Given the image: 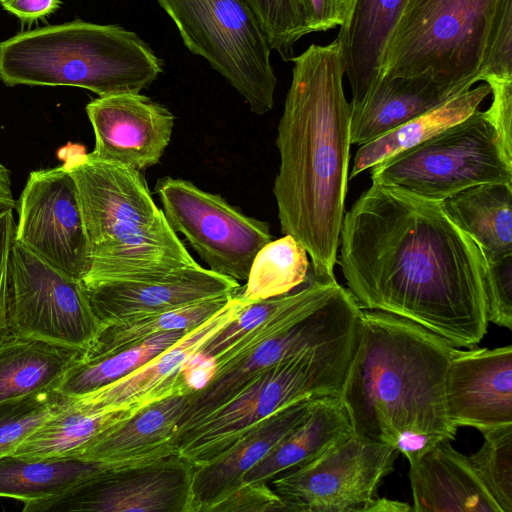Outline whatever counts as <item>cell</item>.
Wrapping results in <instances>:
<instances>
[{
  "label": "cell",
  "mask_w": 512,
  "mask_h": 512,
  "mask_svg": "<svg viewBox=\"0 0 512 512\" xmlns=\"http://www.w3.org/2000/svg\"><path fill=\"white\" fill-rule=\"evenodd\" d=\"M352 433L340 397L319 398L307 417L244 475L243 482L269 484L278 475L320 457Z\"/></svg>",
  "instance_id": "25"
},
{
  "label": "cell",
  "mask_w": 512,
  "mask_h": 512,
  "mask_svg": "<svg viewBox=\"0 0 512 512\" xmlns=\"http://www.w3.org/2000/svg\"><path fill=\"white\" fill-rule=\"evenodd\" d=\"M450 219L480 248L486 262L512 255V183H484L441 201Z\"/></svg>",
  "instance_id": "27"
},
{
  "label": "cell",
  "mask_w": 512,
  "mask_h": 512,
  "mask_svg": "<svg viewBox=\"0 0 512 512\" xmlns=\"http://www.w3.org/2000/svg\"><path fill=\"white\" fill-rule=\"evenodd\" d=\"M309 29L322 32L340 26L346 11V0H302Z\"/></svg>",
  "instance_id": "42"
},
{
  "label": "cell",
  "mask_w": 512,
  "mask_h": 512,
  "mask_svg": "<svg viewBox=\"0 0 512 512\" xmlns=\"http://www.w3.org/2000/svg\"><path fill=\"white\" fill-rule=\"evenodd\" d=\"M255 11L271 50L282 60L294 57V45L311 33L302 0H246Z\"/></svg>",
  "instance_id": "36"
},
{
  "label": "cell",
  "mask_w": 512,
  "mask_h": 512,
  "mask_svg": "<svg viewBox=\"0 0 512 512\" xmlns=\"http://www.w3.org/2000/svg\"><path fill=\"white\" fill-rule=\"evenodd\" d=\"M466 90L432 74L381 78L351 106V143L362 145Z\"/></svg>",
  "instance_id": "24"
},
{
  "label": "cell",
  "mask_w": 512,
  "mask_h": 512,
  "mask_svg": "<svg viewBox=\"0 0 512 512\" xmlns=\"http://www.w3.org/2000/svg\"><path fill=\"white\" fill-rule=\"evenodd\" d=\"M445 405L457 427L484 433L512 424V346L457 349L445 375Z\"/></svg>",
  "instance_id": "17"
},
{
  "label": "cell",
  "mask_w": 512,
  "mask_h": 512,
  "mask_svg": "<svg viewBox=\"0 0 512 512\" xmlns=\"http://www.w3.org/2000/svg\"><path fill=\"white\" fill-rule=\"evenodd\" d=\"M10 171L0 161V207L12 206L16 208L13 198Z\"/></svg>",
  "instance_id": "45"
},
{
  "label": "cell",
  "mask_w": 512,
  "mask_h": 512,
  "mask_svg": "<svg viewBox=\"0 0 512 512\" xmlns=\"http://www.w3.org/2000/svg\"><path fill=\"white\" fill-rule=\"evenodd\" d=\"M193 391L154 400L125 421L99 433L65 457L134 465L177 455L178 423Z\"/></svg>",
  "instance_id": "20"
},
{
  "label": "cell",
  "mask_w": 512,
  "mask_h": 512,
  "mask_svg": "<svg viewBox=\"0 0 512 512\" xmlns=\"http://www.w3.org/2000/svg\"><path fill=\"white\" fill-rule=\"evenodd\" d=\"M148 403L87 409L69 403L31 433L14 451L24 459L65 457L99 433L133 416Z\"/></svg>",
  "instance_id": "29"
},
{
  "label": "cell",
  "mask_w": 512,
  "mask_h": 512,
  "mask_svg": "<svg viewBox=\"0 0 512 512\" xmlns=\"http://www.w3.org/2000/svg\"><path fill=\"white\" fill-rule=\"evenodd\" d=\"M94 156L143 170L157 164L174 127L173 114L140 93L99 96L86 106Z\"/></svg>",
  "instance_id": "16"
},
{
  "label": "cell",
  "mask_w": 512,
  "mask_h": 512,
  "mask_svg": "<svg viewBox=\"0 0 512 512\" xmlns=\"http://www.w3.org/2000/svg\"><path fill=\"white\" fill-rule=\"evenodd\" d=\"M69 401L70 397L52 389L0 403V458L13 454L31 433Z\"/></svg>",
  "instance_id": "34"
},
{
  "label": "cell",
  "mask_w": 512,
  "mask_h": 512,
  "mask_svg": "<svg viewBox=\"0 0 512 512\" xmlns=\"http://www.w3.org/2000/svg\"><path fill=\"white\" fill-rule=\"evenodd\" d=\"M372 183L441 202L484 183H512V148L484 111L371 168Z\"/></svg>",
  "instance_id": "8"
},
{
  "label": "cell",
  "mask_w": 512,
  "mask_h": 512,
  "mask_svg": "<svg viewBox=\"0 0 512 512\" xmlns=\"http://www.w3.org/2000/svg\"><path fill=\"white\" fill-rule=\"evenodd\" d=\"M412 507L405 502L387 498H374L364 509V512H408Z\"/></svg>",
  "instance_id": "44"
},
{
  "label": "cell",
  "mask_w": 512,
  "mask_h": 512,
  "mask_svg": "<svg viewBox=\"0 0 512 512\" xmlns=\"http://www.w3.org/2000/svg\"><path fill=\"white\" fill-rule=\"evenodd\" d=\"M408 0H346L336 41L352 99L359 103L379 82L387 44Z\"/></svg>",
  "instance_id": "23"
},
{
  "label": "cell",
  "mask_w": 512,
  "mask_h": 512,
  "mask_svg": "<svg viewBox=\"0 0 512 512\" xmlns=\"http://www.w3.org/2000/svg\"><path fill=\"white\" fill-rule=\"evenodd\" d=\"M362 309L347 288L246 352L214 362L209 381L191 392L177 436L192 429L236 394L251 378L306 348L338 339L359 327Z\"/></svg>",
  "instance_id": "11"
},
{
  "label": "cell",
  "mask_w": 512,
  "mask_h": 512,
  "mask_svg": "<svg viewBox=\"0 0 512 512\" xmlns=\"http://www.w3.org/2000/svg\"><path fill=\"white\" fill-rule=\"evenodd\" d=\"M188 331L163 332L114 354L91 360L80 359L65 374L57 390L67 397H79L112 384L148 363Z\"/></svg>",
  "instance_id": "33"
},
{
  "label": "cell",
  "mask_w": 512,
  "mask_h": 512,
  "mask_svg": "<svg viewBox=\"0 0 512 512\" xmlns=\"http://www.w3.org/2000/svg\"><path fill=\"white\" fill-rule=\"evenodd\" d=\"M287 511L281 498L268 483H242L208 512H274Z\"/></svg>",
  "instance_id": "39"
},
{
  "label": "cell",
  "mask_w": 512,
  "mask_h": 512,
  "mask_svg": "<svg viewBox=\"0 0 512 512\" xmlns=\"http://www.w3.org/2000/svg\"><path fill=\"white\" fill-rule=\"evenodd\" d=\"M414 512H502L468 456L441 440L409 463Z\"/></svg>",
  "instance_id": "22"
},
{
  "label": "cell",
  "mask_w": 512,
  "mask_h": 512,
  "mask_svg": "<svg viewBox=\"0 0 512 512\" xmlns=\"http://www.w3.org/2000/svg\"><path fill=\"white\" fill-rule=\"evenodd\" d=\"M233 295L201 300L165 311L134 315L101 326L81 359L91 360L114 354L163 332L191 330L219 311Z\"/></svg>",
  "instance_id": "31"
},
{
  "label": "cell",
  "mask_w": 512,
  "mask_h": 512,
  "mask_svg": "<svg viewBox=\"0 0 512 512\" xmlns=\"http://www.w3.org/2000/svg\"><path fill=\"white\" fill-rule=\"evenodd\" d=\"M85 350L9 334L0 342V403L57 389Z\"/></svg>",
  "instance_id": "26"
},
{
  "label": "cell",
  "mask_w": 512,
  "mask_h": 512,
  "mask_svg": "<svg viewBox=\"0 0 512 512\" xmlns=\"http://www.w3.org/2000/svg\"><path fill=\"white\" fill-rule=\"evenodd\" d=\"M308 253L291 235L271 240L256 254L241 297L248 303L285 295L313 275Z\"/></svg>",
  "instance_id": "32"
},
{
  "label": "cell",
  "mask_w": 512,
  "mask_h": 512,
  "mask_svg": "<svg viewBox=\"0 0 512 512\" xmlns=\"http://www.w3.org/2000/svg\"><path fill=\"white\" fill-rule=\"evenodd\" d=\"M241 287L238 281L198 264L153 278L107 282L86 289L93 311L104 326L134 315L233 295Z\"/></svg>",
  "instance_id": "19"
},
{
  "label": "cell",
  "mask_w": 512,
  "mask_h": 512,
  "mask_svg": "<svg viewBox=\"0 0 512 512\" xmlns=\"http://www.w3.org/2000/svg\"><path fill=\"white\" fill-rule=\"evenodd\" d=\"M3 0H0V3L2 2Z\"/></svg>",
  "instance_id": "46"
},
{
  "label": "cell",
  "mask_w": 512,
  "mask_h": 512,
  "mask_svg": "<svg viewBox=\"0 0 512 512\" xmlns=\"http://www.w3.org/2000/svg\"><path fill=\"white\" fill-rule=\"evenodd\" d=\"M0 5L23 21H35L56 11L60 0H3Z\"/></svg>",
  "instance_id": "43"
},
{
  "label": "cell",
  "mask_w": 512,
  "mask_h": 512,
  "mask_svg": "<svg viewBox=\"0 0 512 512\" xmlns=\"http://www.w3.org/2000/svg\"><path fill=\"white\" fill-rule=\"evenodd\" d=\"M14 209L12 206L0 207V342L9 335L8 266L15 230Z\"/></svg>",
  "instance_id": "41"
},
{
  "label": "cell",
  "mask_w": 512,
  "mask_h": 512,
  "mask_svg": "<svg viewBox=\"0 0 512 512\" xmlns=\"http://www.w3.org/2000/svg\"><path fill=\"white\" fill-rule=\"evenodd\" d=\"M176 25L184 45L208 61L264 115L274 105L277 77L261 23L246 0H156Z\"/></svg>",
  "instance_id": "9"
},
{
  "label": "cell",
  "mask_w": 512,
  "mask_h": 512,
  "mask_svg": "<svg viewBox=\"0 0 512 512\" xmlns=\"http://www.w3.org/2000/svg\"><path fill=\"white\" fill-rule=\"evenodd\" d=\"M485 301L487 320L512 329V255L486 262Z\"/></svg>",
  "instance_id": "38"
},
{
  "label": "cell",
  "mask_w": 512,
  "mask_h": 512,
  "mask_svg": "<svg viewBox=\"0 0 512 512\" xmlns=\"http://www.w3.org/2000/svg\"><path fill=\"white\" fill-rule=\"evenodd\" d=\"M121 464L99 463L75 457L0 458V498L24 503L58 495L82 480Z\"/></svg>",
  "instance_id": "30"
},
{
  "label": "cell",
  "mask_w": 512,
  "mask_h": 512,
  "mask_svg": "<svg viewBox=\"0 0 512 512\" xmlns=\"http://www.w3.org/2000/svg\"><path fill=\"white\" fill-rule=\"evenodd\" d=\"M318 399L303 400L279 411L211 461L196 466L191 486L192 512H208L238 488L244 475L307 417Z\"/></svg>",
  "instance_id": "21"
},
{
  "label": "cell",
  "mask_w": 512,
  "mask_h": 512,
  "mask_svg": "<svg viewBox=\"0 0 512 512\" xmlns=\"http://www.w3.org/2000/svg\"><path fill=\"white\" fill-rule=\"evenodd\" d=\"M163 213L211 271L246 281L258 251L272 240L268 222L247 216L220 195L165 176L155 184Z\"/></svg>",
  "instance_id": "12"
},
{
  "label": "cell",
  "mask_w": 512,
  "mask_h": 512,
  "mask_svg": "<svg viewBox=\"0 0 512 512\" xmlns=\"http://www.w3.org/2000/svg\"><path fill=\"white\" fill-rule=\"evenodd\" d=\"M457 349L413 321L362 310L340 394L353 434L396 448L409 463L452 441L458 428L447 415L444 383Z\"/></svg>",
  "instance_id": "3"
},
{
  "label": "cell",
  "mask_w": 512,
  "mask_h": 512,
  "mask_svg": "<svg viewBox=\"0 0 512 512\" xmlns=\"http://www.w3.org/2000/svg\"><path fill=\"white\" fill-rule=\"evenodd\" d=\"M16 207L14 241L83 281L90 268L89 245L76 184L67 167L30 172Z\"/></svg>",
  "instance_id": "15"
},
{
  "label": "cell",
  "mask_w": 512,
  "mask_h": 512,
  "mask_svg": "<svg viewBox=\"0 0 512 512\" xmlns=\"http://www.w3.org/2000/svg\"><path fill=\"white\" fill-rule=\"evenodd\" d=\"M512 77V0H502L488 34L480 81Z\"/></svg>",
  "instance_id": "37"
},
{
  "label": "cell",
  "mask_w": 512,
  "mask_h": 512,
  "mask_svg": "<svg viewBox=\"0 0 512 512\" xmlns=\"http://www.w3.org/2000/svg\"><path fill=\"white\" fill-rule=\"evenodd\" d=\"M9 334L86 350L101 324L83 281L14 241L8 266Z\"/></svg>",
  "instance_id": "10"
},
{
  "label": "cell",
  "mask_w": 512,
  "mask_h": 512,
  "mask_svg": "<svg viewBox=\"0 0 512 512\" xmlns=\"http://www.w3.org/2000/svg\"><path fill=\"white\" fill-rule=\"evenodd\" d=\"M339 260L362 310L413 321L456 348L487 332V263L441 202L372 183L345 212Z\"/></svg>",
  "instance_id": "1"
},
{
  "label": "cell",
  "mask_w": 512,
  "mask_h": 512,
  "mask_svg": "<svg viewBox=\"0 0 512 512\" xmlns=\"http://www.w3.org/2000/svg\"><path fill=\"white\" fill-rule=\"evenodd\" d=\"M490 93L488 84L471 87L387 133L359 145L349 178L356 177L379 162L416 146L469 117L478 110L480 104Z\"/></svg>",
  "instance_id": "28"
},
{
  "label": "cell",
  "mask_w": 512,
  "mask_h": 512,
  "mask_svg": "<svg viewBox=\"0 0 512 512\" xmlns=\"http://www.w3.org/2000/svg\"><path fill=\"white\" fill-rule=\"evenodd\" d=\"M396 448L352 433L320 457L269 482L290 512H364L394 471Z\"/></svg>",
  "instance_id": "13"
},
{
  "label": "cell",
  "mask_w": 512,
  "mask_h": 512,
  "mask_svg": "<svg viewBox=\"0 0 512 512\" xmlns=\"http://www.w3.org/2000/svg\"><path fill=\"white\" fill-rule=\"evenodd\" d=\"M164 62L135 32L80 19L20 32L0 42L7 86H72L109 96L140 93Z\"/></svg>",
  "instance_id": "5"
},
{
  "label": "cell",
  "mask_w": 512,
  "mask_h": 512,
  "mask_svg": "<svg viewBox=\"0 0 512 512\" xmlns=\"http://www.w3.org/2000/svg\"><path fill=\"white\" fill-rule=\"evenodd\" d=\"M359 327L287 357L251 378L202 422L179 435L177 455L194 467L211 461L247 432L303 400L340 397Z\"/></svg>",
  "instance_id": "6"
},
{
  "label": "cell",
  "mask_w": 512,
  "mask_h": 512,
  "mask_svg": "<svg viewBox=\"0 0 512 512\" xmlns=\"http://www.w3.org/2000/svg\"><path fill=\"white\" fill-rule=\"evenodd\" d=\"M501 1L408 0L387 44L380 79L430 73L470 89L480 81Z\"/></svg>",
  "instance_id": "7"
},
{
  "label": "cell",
  "mask_w": 512,
  "mask_h": 512,
  "mask_svg": "<svg viewBox=\"0 0 512 512\" xmlns=\"http://www.w3.org/2000/svg\"><path fill=\"white\" fill-rule=\"evenodd\" d=\"M194 468L177 455L114 466L58 495L24 503L23 512H192Z\"/></svg>",
  "instance_id": "14"
},
{
  "label": "cell",
  "mask_w": 512,
  "mask_h": 512,
  "mask_svg": "<svg viewBox=\"0 0 512 512\" xmlns=\"http://www.w3.org/2000/svg\"><path fill=\"white\" fill-rule=\"evenodd\" d=\"M482 434L484 442L469 461L502 512H512V424Z\"/></svg>",
  "instance_id": "35"
},
{
  "label": "cell",
  "mask_w": 512,
  "mask_h": 512,
  "mask_svg": "<svg viewBox=\"0 0 512 512\" xmlns=\"http://www.w3.org/2000/svg\"><path fill=\"white\" fill-rule=\"evenodd\" d=\"M291 61L273 194L282 234L304 246L316 276L335 279L352 145L343 61L336 40L312 44Z\"/></svg>",
  "instance_id": "2"
},
{
  "label": "cell",
  "mask_w": 512,
  "mask_h": 512,
  "mask_svg": "<svg viewBox=\"0 0 512 512\" xmlns=\"http://www.w3.org/2000/svg\"><path fill=\"white\" fill-rule=\"evenodd\" d=\"M490 87L492 102L484 112L496 127L507 146L512 148V77L488 76L483 79Z\"/></svg>",
  "instance_id": "40"
},
{
  "label": "cell",
  "mask_w": 512,
  "mask_h": 512,
  "mask_svg": "<svg viewBox=\"0 0 512 512\" xmlns=\"http://www.w3.org/2000/svg\"><path fill=\"white\" fill-rule=\"evenodd\" d=\"M61 158L76 184L89 245L86 287L198 265L155 204L141 171L92 153Z\"/></svg>",
  "instance_id": "4"
},
{
  "label": "cell",
  "mask_w": 512,
  "mask_h": 512,
  "mask_svg": "<svg viewBox=\"0 0 512 512\" xmlns=\"http://www.w3.org/2000/svg\"><path fill=\"white\" fill-rule=\"evenodd\" d=\"M240 290L209 319L188 331L179 341L148 363L103 388L79 397H71L73 402L87 409L101 410L150 403L178 392L194 391L182 370L194 354L250 304L241 297Z\"/></svg>",
  "instance_id": "18"
}]
</instances>
